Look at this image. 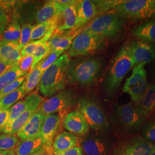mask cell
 Returning <instances> with one entry per match:
<instances>
[{
    "label": "cell",
    "instance_id": "1",
    "mask_svg": "<svg viewBox=\"0 0 155 155\" xmlns=\"http://www.w3.org/2000/svg\"><path fill=\"white\" fill-rule=\"evenodd\" d=\"M70 66V57L64 54L47 68L43 73L39 84L40 93L45 96L52 97L64 89Z\"/></svg>",
    "mask_w": 155,
    "mask_h": 155
},
{
    "label": "cell",
    "instance_id": "2",
    "mask_svg": "<svg viewBox=\"0 0 155 155\" xmlns=\"http://www.w3.org/2000/svg\"><path fill=\"white\" fill-rule=\"evenodd\" d=\"M135 66L129 44L125 45L113 59L106 84L109 93H113L120 86L124 77Z\"/></svg>",
    "mask_w": 155,
    "mask_h": 155
},
{
    "label": "cell",
    "instance_id": "3",
    "mask_svg": "<svg viewBox=\"0 0 155 155\" xmlns=\"http://www.w3.org/2000/svg\"><path fill=\"white\" fill-rule=\"evenodd\" d=\"M123 27L122 17L115 13H109L94 18L82 29L104 39L116 37L121 32Z\"/></svg>",
    "mask_w": 155,
    "mask_h": 155
},
{
    "label": "cell",
    "instance_id": "4",
    "mask_svg": "<svg viewBox=\"0 0 155 155\" xmlns=\"http://www.w3.org/2000/svg\"><path fill=\"white\" fill-rule=\"evenodd\" d=\"M121 17L134 20L155 18V0L123 1L114 9Z\"/></svg>",
    "mask_w": 155,
    "mask_h": 155
},
{
    "label": "cell",
    "instance_id": "5",
    "mask_svg": "<svg viewBox=\"0 0 155 155\" xmlns=\"http://www.w3.org/2000/svg\"><path fill=\"white\" fill-rule=\"evenodd\" d=\"M101 63L99 59L90 58L77 64L70 66L67 75V82L88 85L93 83L100 71Z\"/></svg>",
    "mask_w": 155,
    "mask_h": 155
},
{
    "label": "cell",
    "instance_id": "6",
    "mask_svg": "<svg viewBox=\"0 0 155 155\" xmlns=\"http://www.w3.org/2000/svg\"><path fill=\"white\" fill-rule=\"evenodd\" d=\"M77 109L91 129L102 130L108 127L105 113L94 100L86 97L79 98L77 102Z\"/></svg>",
    "mask_w": 155,
    "mask_h": 155
},
{
    "label": "cell",
    "instance_id": "7",
    "mask_svg": "<svg viewBox=\"0 0 155 155\" xmlns=\"http://www.w3.org/2000/svg\"><path fill=\"white\" fill-rule=\"evenodd\" d=\"M144 66L140 64L134 67L131 76L127 79L122 89V91L129 94L135 103L141 98L150 85Z\"/></svg>",
    "mask_w": 155,
    "mask_h": 155
},
{
    "label": "cell",
    "instance_id": "8",
    "mask_svg": "<svg viewBox=\"0 0 155 155\" xmlns=\"http://www.w3.org/2000/svg\"><path fill=\"white\" fill-rule=\"evenodd\" d=\"M104 39L81 29L72 41L67 55L70 58L86 55L99 49Z\"/></svg>",
    "mask_w": 155,
    "mask_h": 155
},
{
    "label": "cell",
    "instance_id": "9",
    "mask_svg": "<svg viewBox=\"0 0 155 155\" xmlns=\"http://www.w3.org/2000/svg\"><path fill=\"white\" fill-rule=\"evenodd\" d=\"M75 103L74 95L69 90H62L47 100L43 101L38 110L45 116L59 113L64 116Z\"/></svg>",
    "mask_w": 155,
    "mask_h": 155
},
{
    "label": "cell",
    "instance_id": "10",
    "mask_svg": "<svg viewBox=\"0 0 155 155\" xmlns=\"http://www.w3.org/2000/svg\"><path fill=\"white\" fill-rule=\"evenodd\" d=\"M63 117L64 116L59 113L51 114L45 117L39 136L43 141L44 150L47 155L54 154L53 142L61 127Z\"/></svg>",
    "mask_w": 155,
    "mask_h": 155
},
{
    "label": "cell",
    "instance_id": "11",
    "mask_svg": "<svg viewBox=\"0 0 155 155\" xmlns=\"http://www.w3.org/2000/svg\"><path fill=\"white\" fill-rule=\"evenodd\" d=\"M155 145L142 137H134L124 142L113 155H150Z\"/></svg>",
    "mask_w": 155,
    "mask_h": 155
},
{
    "label": "cell",
    "instance_id": "12",
    "mask_svg": "<svg viewBox=\"0 0 155 155\" xmlns=\"http://www.w3.org/2000/svg\"><path fill=\"white\" fill-rule=\"evenodd\" d=\"M135 66L146 64L155 59V45L143 40H136L129 44Z\"/></svg>",
    "mask_w": 155,
    "mask_h": 155
},
{
    "label": "cell",
    "instance_id": "13",
    "mask_svg": "<svg viewBox=\"0 0 155 155\" xmlns=\"http://www.w3.org/2000/svg\"><path fill=\"white\" fill-rule=\"evenodd\" d=\"M117 109L120 121L127 129L138 128L144 121L137 108L131 102L120 105Z\"/></svg>",
    "mask_w": 155,
    "mask_h": 155
},
{
    "label": "cell",
    "instance_id": "14",
    "mask_svg": "<svg viewBox=\"0 0 155 155\" xmlns=\"http://www.w3.org/2000/svg\"><path fill=\"white\" fill-rule=\"evenodd\" d=\"M62 124L67 131L76 136H82L89 132V125L78 110L66 114L62 120Z\"/></svg>",
    "mask_w": 155,
    "mask_h": 155
},
{
    "label": "cell",
    "instance_id": "15",
    "mask_svg": "<svg viewBox=\"0 0 155 155\" xmlns=\"http://www.w3.org/2000/svg\"><path fill=\"white\" fill-rule=\"evenodd\" d=\"M42 97L36 92H32L28 95L24 99L17 102L10 109L9 124L15 120L23 112L30 109H38L43 102Z\"/></svg>",
    "mask_w": 155,
    "mask_h": 155
},
{
    "label": "cell",
    "instance_id": "16",
    "mask_svg": "<svg viewBox=\"0 0 155 155\" xmlns=\"http://www.w3.org/2000/svg\"><path fill=\"white\" fill-rule=\"evenodd\" d=\"M46 116L38 109L29 119L24 127L17 133L20 140L39 137Z\"/></svg>",
    "mask_w": 155,
    "mask_h": 155
},
{
    "label": "cell",
    "instance_id": "17",
    "mask_svg": "<svg viewBox=\"0 0 155 155\" xmlns=\"http://www.w3.org/2000/svg\"><path fill=\"white\" fill-rule=\"evenodd\" d=\"M81 31V29H73L64 32H58L55 30L47 41L50 50H61L63 52L68 50L73 40Z\"/></svg>",
    "mask_w": 155,
    "mask_h": 155
},
{
    "label": "cell",
    "instance_id": "18",
    "mask_svg": "<svg viewBox=\"0 0 155 155\" xmlns=\"http://www.w3.org/2000/svg\"><path fill=\"white\" fill-rule=\"evenodd\" d=\"M77 2L65 6L58 17L56 31L64 32L75 29L77 24Z\"/></svg>",
    "mask_w": 155,
    "mask_h": 155
},
{
    "label": "cell",
    "instance_id": "19",
    "mask_svg": "<svg viewBox=\"0 0 155 155\" xmlns=\"http://www.w3.org/2000/svg\"><path fill=\"white\" fill-rule=\"evenodd\" d=\"M81 140L77 136L69 132L63 131L56 135L53 142V153L59 155L61 152L72 148L79 147Z\"/></svg>",
    "mask_w": 155,
    "mask_h": 155
},
{
    "label": "cell",
    "instance_id": "20",
    "mask_svg": "<svg viewBox=\"0 0 155 155\" xmlns=\"http://www.w3.org/2000/svg\"><path fill=\"white\" fill-rule=\"evenodd\" d=\"M77 11V24L75 29L81 28L98 14L97 6L94 1L89 0L78 1Z\"/></svg>",
    "mask_w": 155,
    "mask_h": 155
},
{
    "label": "cell",
    "instance_id": "21",
    "mask_svg": "<svg viewBox=\"0 0 155 155\" xmlns=\"http://www.w3.org/2000/svg\"><path fill=\"white\" fill-rule=\"evenodd\" d=\"M63 8L58 0L49 1L36 13L35 17L36 21L38 24L49 21L58 16Z\"/></svg>",
    "mask_w": 155,
    "mask_h": 155
},
{
    "label": "cell",
    "instance_id": "22",
    "mask_svg": "<svg viewBox=\"0 0 155 155\" xmlns=\"http://www.w3.org/2000/svg\"><path fill=\"white\" fill-rule=\"evenodd\" d=\"M155 102V83H151L138 102L137 107L140 114L145 119L153 110Z\"/></svg>",
    "mask_w": 155,
    "mask_h": 155
},
{
    "label": "cell",
    "instance_id": "23",
    "mask_svg": "<svg viewBox=\"0 0 155 155\" xmlns=\"http://www.w3.org/2000/svg\"><path fill=\"white\" fill-rule=\"evenodd\" d=\"M44 150V143L40 137L21 140L13 150L15 155H33Z\"/></svg>",
    "mask_w": 155,
    "mask_h": 155
},
{
    "label": "cell",
    "instance_id": "24",
    "mask_svg": "<svg viewBox=\"0 0 155 155\" xmlns=\"http://www.w3.org/2000/svg\"><path fill=\"white\" fill-rule=\"evenodd\" d=\"M132 35L140 40L155 44V19L150 20L136 27Z\"/></svg>",
    "mask_w": 155,
    "mask_h": 155
},
{
    "label": "cell",
    "instance_id": "25",
    "mask_svg": "<svg viewBox=\"0 0 155 155\" xmlns=\"http://www.w3.org/2000/svg\"><path fill=\"white\" fill-rule=\"evenodd\" d=\"M21 58L18 41L0 44V61L17 62Z\"/></svg>",
    "mask_w": 155,
    "mask_h": 155
},
{
    "label": "cell",
    "instance_id": "26",
    "mask_svg": "<svg viewBox=\"0 0 155 155\" xmlns=\"http://www.w3.org/2000/svg\"><path fill=\"white\" fill-rule=\"evenodd\" d=\"M21 29L18 16L16 14H14L5 32L1 36L0 44L12 41H19Z\"/></svg>",
    "mask_w": 155,
    "mask_h": 155
},
{
    "label": "cell",
    "instance_id": "27",
    "mask_svg": "<svg viewBox=\"0 0 155 155\" xmlns=\"http://www.w3.org/2000/svg\"><path fill=\"white\" fill-rule=\"evenodd\" d=\"M82 147L86 155H105L107 151L105 143L97 138L86 139Z\"/></svg>",
    "mask_w": 155,
    "mask_h": 155
},
{
    "label": "cell",
    "instance_id": "28",
    "mask_svg": "<svg viewBox=\"0 0 155 155\" xmlns=\"http://www.w3.org/2000/svg\"><path fill=\"white\" fill-rule=\"evenodd\" d=\"M36 109H30L23 112L21 114L13 120L12 122L8 124L4 129V133L11 134H17L24 126L28 122L29 119L37 110Z\"/></svg>",
    "mask_w": 155,
    "mask_h": 155
},
{
    "label": "cell",
    "instance_id": "29",
    "mask_svg": "<svg viewBox=\"0 0 155 155\" xmlns=\"http://www.w3.org/2000/svg\"><path fill=\"white\" fill-rule=\"evenodd\" d=\"M59 16L50 20L49 21L39 23L36 25H34L32 32L31 40L35 41L42 39L49 32L51 29L53 28H57V24Z\"/></svg>",
    "mask_w": 155,
    "mask_h": 155
},
{
    "label": "cell",
    "instance_id": "30",
    "mask_svg": "<svg viewBox=\"0 0 155 155\" xmlns=\"http://www.w3.org/2000/svg\"><path fill=\"white\" fill-rule=\"evenodd\" d=\"M25 82L16 90L6 95L0 100V109L8 110L11 109L18 101L21 100L25 97Z\"/></svg>",
    "mask_w": 155,
    "mask_h": 155
},
{
    "label": "cell",
    "instance_id": "31",
    "mask_svg": "<svg viewBox=\"0 0 155 155\" xmlns=\"http://www.w3.org/2000/svg\"><path fill=\"white\" fill-rule=\"evenodd\" d=\"M42 71L38 63L33 70L27 75V77L24 81L25 82V95L32 93L35 87L39 84L43 75Z\"/></svg>",
    "mask_w": 155,
    "mask_h": 155
},
{
    "label": "cell",
    "instance_id": "32",
    "mask_svg": "<svg viewBox=\"0 0 155 155\" xmlns=\"http://www.w3.org/2000/svg\"><path fill=\"white\" fill-rule=\"evenodd\" d=\"M18 64L8 70L0 76V93L18 78L27 75L21 71Z\"/></svg>",
    "mask_w": 155,
    "mask_h": 155
},
{
    "label": "cell",
    "instance_id": "33",
    "mask_svg": "<svg viewBox=\"0 0 155 155\" xmlns=\"http://www.w3.org/2000/svg\"><path fill=\"white\" fill-rule=\"evenodd\" d=\"M20 141L17 134L2 133L0 136V150L13 151Z\"/></svg>",
    "mask_w": 155,
    "mask_h": 155
},
{
    "label": "cell",
    "instance_id": "34",
    "mask_svg": "<svg viewBox=\"0 0 155 155\" xmlns=\"http://www.w3.org/2000/svg\"><path fill=\"white\" fill-rule=\"evenodd\" d=\"M64 52L61 50H54L51 51L50 53L39 63L41 70L43 72L45 70L51 66L61 55Z\"/></svg>",
    "mask_w": 155,
    "mask_h": 155
},
{
    "label": "cell",
    "instance_id": "35",
    "mask_svg": "<svg viewBox=\"0 0 155 155\" xmlns=\"http://www.w3.org/2000/svg\"><path fill=\"white\" fill-rule=\"evenodd\" d=\"M33 27H34V25L30 24H26L22 25L21 29L20 38L18 41L19 49L20 50V51L22 48L25 45H27L31 41V35H32Z\"/></svg>",
    "mask_w": 155,
    "mask_h": 155
},
{
    "label": "cell",
    "instance_id": "36",
    "mask_svg": "<svg viewBox=\"0 0 155 155\" xmlns=\"http://www.w3.org/2000/svg\"><path fill=\"white\" fill-rule=\"evenodd\" d=\"M123 1H94V2L97 6L98 13L108 11L114 9L118 4H121Z\"/></svg>",
    "mask_w": 155,
    "mask_h": 155
},
{
    "label": "cell",
    "instance_id": "37",
    "mask_svg": "<svg viewBox=\"0 0 155 155\" xmlns=\"http://www.w3.org/2000/svg\"><path fill=\"white\" fill-rule=\"evenodd\" d=\"M27 77V75L25 76H22L21 77L18 78L13 81L12 83L9 84L7 87H6L1 93H0V100H1L3 97H4L6 95H8L12 92L14 91L16 89H18L22 83L24 82L25 79Z\"/></svg>",
    "mask_w": 155,
    "mask_h": 155
},
{
    "label": "cell",
    "instance_id": "38",
    "mask_svg": "<svg viewBox=\"0 0 155 155\" xmlns=\"http://www.w3.org/2000/svg\"><path fill=\"white\" fill-rule=\"evenodd\" d=\"M144 139L150 143H155V121L150 122L144 125L143 129Z\"/></svg>",
    "mask_w": 155,
    "mask_h": 155
},
{
    "label": "cell",
    "instance_id": "39",
    "mask_svg": "<svg viewBox=\"0 0 155 155\" xmlns=\"http://www.w3.org/2000/svg\"><path fill=\"white\" fill-rule=\"evenodd\" d=\"M11 20L10 14L0 5V37L5 32Z\"/></svg>",
    "mask_w": 155,
    "mask_h": 155
},
{
    "label": "cell",
    "instance_id": "40",
    "mask_svg": "<svg viewBox=\"0 0 155 155\" xmlns=\"http://www.w3.org/2000/svg\"><path fill=\"white\" fill-rule=\"evenodd\" d=\"M33 63V55L26 56L21 59L18 62V66L22 72L28 74V72L31 70Z\"/></svg>",
    "mask_w": 155,
    "mask_h": 155
},
{
    "label": "cell",
    "instance_id": "41",
    "mask_svg": "<svg viewBox=\"0 0 155 155\" xmlns=\"http://www.w3.org/2000/svg\"><path fill=\"white\" fill-rule=\"evenodd\" d=\"M38 42V40L30 41L27 45H25L20 51L21 58L26 56L33 55L34 51L35 50Z\"/></svg>",
    "mask_w": 155,
    "mask_h": 155
},
{
    "label": "cell",
    "instance_id": "42",
    "mask_svg": "<svg viewBox=\"0 0 155 155\" xmlns=\"http://www.w3.org/2000/svg\"><path fill=\"white\" fill-rule=\"evenodd\" d=\"M10 117V109L8 110L0 109V129H5L9 122Z\"/></svg>",
    "mask_w": 155,
    "mask_h": 155
},
{
    "label": "cell",
    "instance_id": "43",
    "mask_svg": "<svg viewBox=\"0 0 155 155\" xmlns=\"http://www.w3.org/2000/svg\"><path fill=\"white\" fill-rule=\"evenodd\" d=\"M18 62L19 61L13 62V61H0V76H1L8 70H9L12 67L17 64Z\"/></svg>",
    "mask_w": 155,
    "mask_h": 155
},
{
    "label": "cell",
    "instance_id": "44",
    "mask_svg": "<svg viewBox=\"0 0 155 155\" xmlns=\"http://www.w3.org/2000/svg\"><path fill=\"white\" fill-rule=\"evenodd\" d=\"M58 155H83L82 147L79 146L65 150Z\"/></svg>",
    "mask_w": 155,
    "mask_h": 155
},
{
    "label": "cell",
    "instance_id": "45",
    "mask_svg": "<svg viewBox=\"0 0 155 155\" xmlns=\"http://www.w3.org/2000/svg\"><path fill=\"white\" fill-rule=\"evenodd\" d=\"M150 74L153 83H155V59L151 62L150 66Z\"/></svg>",
    "mask_w": 155,
    "mask_h": 155
},
{
    "label": "cell",
    "instance_id": "46",
    "mask_svg": "<svg viewBox=\"0 0 155 155\" xmlns=\"http://www.w3.org/2000/svg\"><path fill=\"white\" fill-rule=\"evenodd\" d=\"M0 155H15L13 151H4L0 150Z\"/></svg>",
    "mask_w": 155,
    "mask_h": 155
},
{
    "label": "cell",
    "instance_id": "47",
    "mask_svg": "<svg viewBox=\"0 0 155 155\" xmlns=\"http://www.w3.org/2000/svg\"><path fill=\"white\" fill-rule=\"evenodd\" d=\"M45 150H40L38 153H35V154L33 155H45Z\"/></svg>",
    "mask_w": 155,
    "mask_h": 155
},
{
    "label": "cell",
    "instance_id": "48",
    "mask_svg": "<svg viewBox=\"0 0 155 155\" xmlns=\"http://www.w3.org/2000/svg\"><path fill=\"white\" fill-rule=\"evenodd\" d=\"M151 114H152L153 118L155 119V104H154V106H153V110H152V112H151Z\"/></svg>",
    "mask_w": 155,
    "mask_h": 155
},
{
    "label": "cell",
    "instance_id": "49",
    "mask_svg": "<svg viewBox=\"0 0 155 155\" xmlns=\"http://www.w3.org/2000/svg\"><path fill=\"white\" fill-rule=\"evenodd\" d=\"M150 155H155V147L153 150L151 152V153H150Z\"/></svg>",
    "mask_w": 155,
    "mask_h": 155
},
{
    "label": "cell",
    "instance_id": "50",
    "mask_svg": "<svg viewBox=\"0 0 155 155\" xmlns=\"http://www.w3.org/2000/svg\"><path fill=\"white\" fill-rule=\"evenodd\" d=\"M4 129H0V136L2 133H4Z\"/></svg>",
    "mask_w": 155,
    "mask_h": 155
},
{
    "label": "cell",
    "instance_id": "51",
    "mask_svg": "<svg viewBox=\"0 0 155 155\" xmlns=\"http://www.w3.org/2000/svg\"><path fill=\"white\" fill-rule=\"evenodd\" d=\"M0 39H1V37H0Z\"/></svg>",
    "mask_w": 155,
    "mask_h": 155
}]
</instances>
